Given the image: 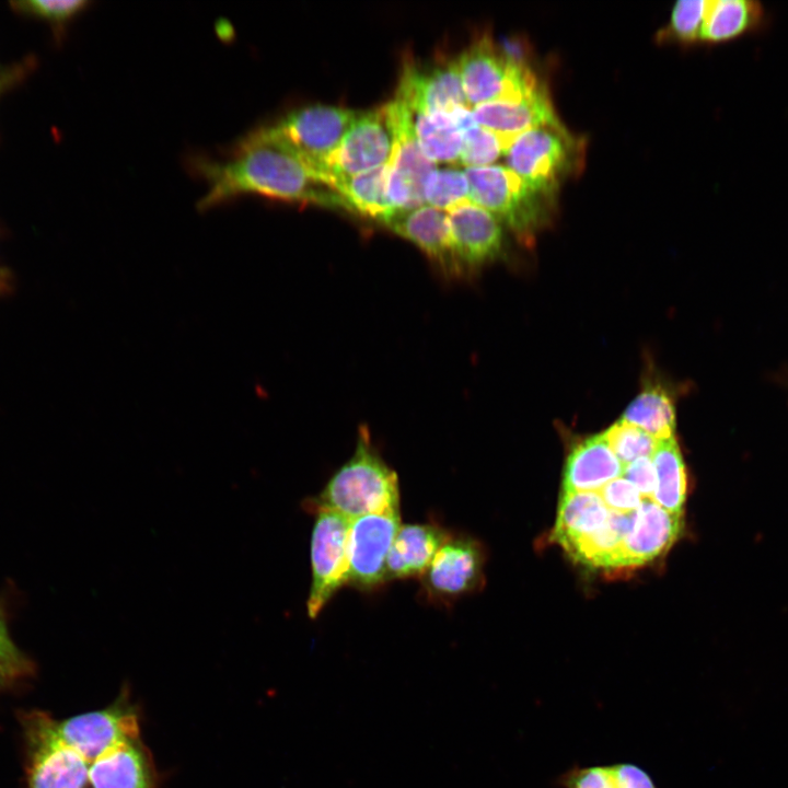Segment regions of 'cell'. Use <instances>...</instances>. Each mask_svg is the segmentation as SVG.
Returning <instances> with one entry per match:
<instances>
[{
  "instance_id": "6da1fadb",
  "label": "cell",
  "mask_w": 788,
  "mask_h": 788,
  "mask_svg": "<svg viewBox=\"0 0 788 788\" xmlns=\"http://www.w3.org/2000/svg\"><path fill=\"white\" fill-rule=\"evenodd\" d=\"M196 166L208 184L200 209L255 194L351 211L346 199L308 166L273 125L250 132L227 160H200Z\"/></svg>"
},
{
  "instance_id": "7a4b0ae2",
  "label": "cell",
  "mask_w": 788,
  "mask_h": 788,
  "mask_svg": "<svg viewBox=\"0 0 788 788\" xmlns=\"http://www.w3.org/2000/svg\"><path fill=\"white\" fill-rule=\"evenodd\" d=\"M305 509L332 510L350 521L366 514L399 510L397 475L376 452L367 429L359 431L351 457L317 497L305 501Z\"/></svg>"
},
{
  "instance_id": "3957f363",
  "label": "cell",
  "mask_w": 788,
  "mask_h": 788,
  "mask_svg": "<svg viewBox=\"0 0 788 788\" xmlns=\"http://www.w3.org/2000/svg\"><path fill=\"white\" fill-rule=\"evenodd\" d=\"M470 200L490 212L524 245H532L552 219L554 201L502 165L466 167Z\"/></svg>"
},
{
  "instance_id": "277c9868",
  "label": "cell",
  "mask_w": 788,
  "mask_h": 788,
  "mask_svg": "<svg viewBox=\"0 0 788 788\" xmlns=\"http://www.w3.org/2000/svg\"><path fill=\"white\" fill-rule=\"evenodd\" d=\"M455 59L471 108L494 101H517L544 86L523 59L511 57L488 34L474 39Z\"/></svg>"
},
{
  "instance_id": "5b68a950",
  "label": "cell",
  "mask_w": 788,
  "mask_h": 788,
  "mask_svg": "<svg viewBox=\"0 0 788 788\" xmlns=\"http://www.w3.org/2000/svg\"><path fill=\"white\" fill-rule=\"evenodd\" d=\"M582 150L564 126L541 127L515 137L505 157L507 167L555 202L561 182L581 166Z\"/></svg>"
},
{
  "instance_id": "8992f818",
  "label": "cell",
  "mask_w": 788,
  "mask_h": 788,
  "mask_svg": "<svg viewBox=\"0 0 788 788\" xmlns=\"http://www.w3.org/2000/svg\"><path fill=\"white\" fill-rule=\"evenodd\" d=\"M358 114L344 106L313 104L289 112L273 126L325 182L328 161Z\"/></svg>"
},
{
  "instance_id": "52a82bcc",
  "label": "cell",
  "mask_w": 788,
  "mask_h": 788,
  "mask_svg": "<svg viewBox=\"0 0 788 788\" xmlns=\"http://www.w3.org/2000/svg\"><path fill=\"white\" fill-rule=\"evenodd\" d=\"M396 146L390 103L359 112L327 164L325 182L357 175L389 164ZM332 187V186H331Z\"/></svg>"
},
{
  "instance_id": "ba28073f",
  "label": "cell",
  "mask_w": 788,
  "mask_h": 788,
  "mask_svg": "<svg viewBox=\"0 0 788 788\" xmlns=\"http://www.w3.org/2000/svg\"><path fill=\"white\" fill-rule=\"evenodd\" d=\"M316 514L311 537L312 583L308 615L317 617L335 592L348 582V534L350 520L327 509Z\"/></svg>"
},
{
  "instance_id": "9c48e42d",
  "label": "cell",
  "mask_w": 788,
  "mask_h": 788,
  "mask_svg": "<svg viewBox=\"0 0 788 788\" xmlns=\"http://www.w3.org/2000/svg\"><path fill=\"white\" fill-rule=\"evenodd\" d=\"M45 714L26 719L30 746V788H85L89 764L59 737Z\"/></svg>"
},
{
  "instance_id": "30bf717a",
  "label": "cell",
  "mask_w": 788,
  "mask_h": 788,
  "mask_svg": "<svg viewBox=\"0 0 788 788\" xmlns=\"http://www.w3.org/2000/svg\"><path fill=\"white\" fill-rule=\"evenodd\" d=\"M389 103L396 128V146L389 163L386 195L396 212L425 205V181L437 163L428 159L417 143L407 107L395 99Z\"/></svg>"
},
{
  "instance_id": "8fae6325",
  "label": "cell",
  "mask_w": 788,
  "mask_h": 788,
  "mask_svg": "<svg viewBox=\"0 0 788 788\" xmlns=\"http://www.w3.org/2000/svg\"><path fill=\"white\" fill-rule=\"evenodd\" d=\"M399 526V510L366 514L350 521L348 582L370 589L386 580L387 556Z\"/></svg>"
},
{
  "instance_id": "7c38bea8",
  "label": "cell",
  "mask_w": 788,
  "mask_h": 788,
  "mask_svg": "<svg viewBox=\"0 0 788 788\" xmlns=\"http://www.w3.org/2000/svg\"><path fill=\"white\" fill-rule=\"evenodd\" d=\"M395 100L412 111L428 114L470 107L455 58L406 62Z\"/></svg>"
},
{
  "instance_id": "4fadbf2b",
  "label": "cell",
  "mask_w": 788,
  "mask_h": 788,
  "mask_svg": "<svg viewBox=\"0 0 788 788\" xmlns=\"http://www.w3.org/2000/svg\"><path fill=\"white\" fill-rule=\"evenodd\" d=\"M62 741L90 765L113 746L140 738L138 717L123 703L55 722Z\"/></svg>"
},
{
  "instance_id": "5bb4252c",
  "label": "cell",
  "mask_w": 788,
  "mask_h": 788,
  "mask_svg": "<svg viewBox=\"0 0 788 788\" xmlns=\"http://www.w3.org/2000/svg\"><path fill=\"white\" fill-rule=\"evenodd\" d=\"M448 213L457 274L477 270L503 254L502 224L490 212L468 200Z\"/></svg>"
},
{
  "instance_id": "9a60e30c",
  "label": "cell",
  "mask_w": 788,
  "mask_h": 788,
  "mask_svg": "<svg viewBox=\"0 0 788 788\" xmlns=\"http://www.w3.org/2000/svg\"><path fill=\"white\" fill-rule=\"evenodd\" d=\"M483 564L479 543L467 536L450 535L422 576L425 588L436 599H455L480 584Z\"/></svg>"
},
{
  "instance_id": "2e32d148",
  "label": "cell",
  "mask_w": 788,
  "mask_h": 788,
  "mask_svg": "<svg viewBox=\"0 0 788 788\" xmlns=\"http://www.w3.org/2000/svg\"><path fill=\"white\" fill-rule=\"evenodd\" d=\"M682 514L671 513L651 499H642L631 530L613 558L610 569L646 564L667 552L680 536Z\"/></svg>"
},
{
  "instance_id": "e0dca14e",
  "label": "cell",
  "mask_w": 788,
  "mask_h": 788,
  "mask_svg": "<svg viewBox=\"0 0 788 788\" xmlns=\"http://www.w3.org/2000/svg\"><path fill=\"white\" fill-rule=\"evenodd\" d=\"M472 112L478 125L498 134L509 146L515 137L529 130L564 126L545 86L517 101H494L476 105Z\"/></svg>"
},
{
  "instance_id": "ac0fdd59",
  "label": "cell",
  "mask_w": 788,
  "mask_h": 788,
  "mask_svg": "<svg viewBox=\"0 0 788 788\" xmlns=\"http://www.w3.org/2000/svg\"><path fill=\"white\" fill-rule=\"evenodd\" d=\"M384 223L417 245L448 274H457L451 242L449 213L429 205L396 211Z\"/></svg>"
},
{
  "instance_id": "d6986e66",
  "label": "cell",
  "mask_w": 788,
  "mask_h": 788,
  "mask_svg": "<svg viewBox=\"0 0 788 788\" xmlns=\"http://www.w3.org/2000/svg\"><path fill=\"white\" fill-rule=\"evenodd\" d=\"M624 465L614 454L603 432L583 439L568 454L563 493L599 491L621 477Z\"/></svg>"
},
{
  "instance_id": "ffe728a7",
  "label": "cell",
  "mask_w": 788,
  "mask_h": 788,
  "mask_svg": "<svg viewBox=\"0 0 788 788\" xmlns=\"http://www.w3.org/2000/svg\"><path fill=\"white\" fill-rule=\"evenodd\" d=\"M88 781L92 788H154L140 738L126 740L92 762Z\"/></svg>"
},
{
  "instance_id": "44dd1931",
  "label": "cell",
  "mask_w": 788,
  "mask_h": 788,
  "mask_svg": "<svg viewBox=\"0 0 788 788\" xmlns=\"http://www.w3.org/2000/svg\"><path fill=\"white\" fill-rule=\"evenodd\" d=\"M450 535L436 524H401L387 556L386 579L422 577Z\"/></svg>"
},
{
  "instance_id": "7402d4cb",
  "label": "cell",
  "mask_w": 788,
  "mask_h": 788,
  "mask_svg": "<svg viewBox=\"0 0 788 788\" xmlns=\"http://www.w3.org/2000/svg\"><path fill=\"white\" fill-rule=\"evenodd\" d=\"M610 511L598 491L563 493L553 540L567 552L601 529Z\"/></svg>"
},
{
  "instance_id": "603a6c76",
  "label": "cell",
  "mask_w": 788,
  "mask_h": 788,
  "mask_svg": "<svg viewBox=\"0 0 788 788\" xmlns=\"http://www.w3.org/2000/svg\"><path fill=\"white\" fill-rule=\"evenodd\" d=\"M763 4L753 0H707L700 42L721 43L760 28Z\"/></svg>"
},
{
  "instance_id": "cb8c5ba5",
  "label": "cell",
  "mask_w": 788,
  "mask_h": 788,
  "mask_svg": "<svg viewBox=\"0 0 788 788\" xmlns=\"http://www.w3.org/2000/svg\"><path fill=\"white\" fill-rule=\"evenodd\" d=\"M556 781L559 788H658L646 769L630 762L573 764Z\"/></svg>"
},
{
  "instance_id": "d4e9b609",
  "label": "cell",
  "mask_w": 788,
  "mask_h": 788,
  "mask_svg": "<svg viewBox=\"0 0 788 788\" xmlns=\"http://www.w3.org/2000/svg\"><path fill=\"white\" fill-rule=\"evenodd\" d=\"M621 420L646 431L654 439L674 437L675 407L672 394L658 382H648L624 410Z\"/></svg>"
},
{
  "instance_id": "484cf974",
  "label": "cell",
  "mask_w": 788,
  "mask_h": 788,
  "mask_svg": "<svg viewBox=\"0 0 788 788\" xmlns=\"http://www.w3.org/2000/svg\"><path fill=\"white\" fill-rule=\"evenodd\" d=\"M407 109L414 136L425 155L434 163L459 162L462 134L449 112L428 114Z\"/></svg>"
},
{
  "instance_id": "4316f807",
  "label": "cell",
  "mask_w": 788,
  "mask_h": 788,
  "mask_svg": "<svg viewBox=\"0 0 788 788\" xmlns=\"http://www.w3.org/2000/svg\"><path fill=\"white\" fill-rule=\"evenodd\" d=\"M387 173L389 164H385L357 175L336 178L331 186L346 199L351 211L383 222L395 212L386 195Z\"/></svg>"
},
{
  "instance_id": "83f0119b",
  "label": "cell",
  "mask_w": 788,
  "mask_h": 788,
  "mask_svg": "<svg viewBox=\"0 0 788 788\" xmlns=\"http://www.w3.org/2000/svg\"><path fill=\"white\" fill-rule=\"evenodd\" d=\"M651 461L656 472L651 500L671 513L682 514L686 497V472L674 437L658 441Z\"/></svg>"
},
{
  "instance_id": "f1b7e54d",
  "label": "cell",
  "mask_w": 788,
  "mask_h": 788,
  "mask_svg": "<svg viewBox=\"0 0 788 788\" xmlns=\"http://www.w3.org/2000/svg\"><path fill=\"white\" fill-rule=\"evenodd\" d=\"M635 515L636 511H610L609 519L601 529L577 542L567 553L584 565L610 569L613 558L633 528Z\"/></svg>"
},
{
  "instance_id": "f546056e",
  "label": "cell",
  "mask_w": 788,
  "mask_h": 788,
  "mask_svg": "<svg viewBox=\"0 0 788 788\" xmlns=\"http://www.w3.org/2000/svg\"><path fill=\"white\" fill-rule=\"evenodd\" d=\"M426 205L443 211L470 200V185L464 170L455 167H436L424 185Z\"/></svg>"
},
{
  "instance_id": "4dcf8cb0",
  "label": "cell",
  "mask_w": 788,
  "mask_h": 788,
  "mask_svg": "<svg viewBox=\"0 0 788 788\" xmlns=\"http://www.w3.org/2000/svg\"><path fill=\"white\" fill-rule=\"evenodd\" d=\"M508 147L502 137L476 123L462 131L459 162L465 169L491 165Z\"/></svg>"
},
{
  "instance_id": "1f68e13d",
  "label": "cell",
  "mask_w": 788,
  "mask_h": 788,
  "mask_svg": "<svg viewBox=\"0 0 788 788\" xmlns=\"http://www.w3.org/2000/svg\"><path fill=\"white\" fill-rule=\"evenodd\" d=\"M603 433L624 467L637 459L651 457L658 444L652 436L621 419Z\"/></svg>"
},
{
  "instance_id": "d6a6232c",
  "label": "cell",
  "mask_w": 788,
  "mask_h": 788,
  "mask_svg": "<svg viewBox=\"0 0 788 788\" xmlns=\"http://www.w3.org/2000/svg\"><path fill=\"white\" fill-rule=\"evenodd\" d=\"M707 0H680L672 8L668 27L662 37L681 43L700 40L702 26Z\"/></svg>"
},
{
  "instance_id": "836d02e7",
  "label": "cell",
  "mask_w": 788,
  "mask_h": 788,
  "mask_svg": "<svg viewBox=\"0 0 788 788\" xmlns=\"http://www.w3.org/2000/svg\"><path fill=\"white\" fill-rule=\"evenodd\" d=\"M88 3L84 0H30L12 2V5L19 12L62 26L84 10Z\"/></svg>"
},
{
  "instance_id": "e575fe53",
  "label": "cell",
  "mask_w": 788,
  "mask_h": 788,
  "mask_svg": "<svg viewBox=\"0 0 788 788\" xmlns=\"http://www.w3.org/2000/svg\"><path fill=\"white\" fill-rule=\"evenodd\" d=\"M598 493L606 507L615 512L636 511L642 502L638 489L623 476L609 482Z\"/></svg>"
},
{
  "instance_id": "d590c367",
  "label": "cell",
  "mask_w": 788,
  "mask_h": 788,
  "mask_svg": "<svg viewBox=\"0 0 788 788\" xmlns=\"http://www.w3.org/2000/svg\"><path fill=\"white\" fill-rule=\"evenodd\" d=\"M622 476L635 485L642 499L652 498L656 488V472L651 457H640L627 464Z\"/></svg>"
},
{
  "instance_id": "8d00e7d4",
  "label": "cell",
  "mask_w": 788,
  "mask_h": 788,
  "mask_svg": "<svg viewBox=\"0 0 788 788\" xmlns=\"http://www.w3.org/2000/svg\"><path fill=\"white\" fill-rule=\"evenodd\" d=\"M0 665L15 677L31 670V663L12 641L5 622L0 614Z\"/></svg>"
},
{
  "instance_id": "74e56055",
  "label": "cell",
  "mask_w": 788,
  "mask_h": 788,
  "mask_svg": "<svg viewBox=\"0 0 788 788\" xmlns=\"http://www.w3.org/2000/svg\"><path fill=\"white\" fill-rule=\"evenodd\" d=\"M20 72L19 68L0 72V93L19 77Z\"/></svg>"
},
{
  "instance_id": "f35d334b",
  "label": "cell",
  "mask_w": 788,
  "mask_h": 788,
  "mask_svg": "<svg viewBox=\"0 0 788 788\" xmlns=\"http://www.w3.org/2000/svg\"><path fill=\"white\" fill-rule=\"evenodd\" d=\"M13 677L15 676L11 672L0 665V687L8 684Z\"/></svg>"
}]
</instances>
